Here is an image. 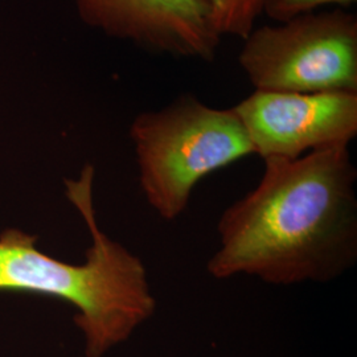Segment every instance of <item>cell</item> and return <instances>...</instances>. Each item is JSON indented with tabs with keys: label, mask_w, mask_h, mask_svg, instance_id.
Listing matches in <instances>:
<instances>
[{
	"label": "cell",
	"mask_w": 357,
	"mask_h": 357,
	"mask_svg": "<svg viewBox=\"0 0 357 357\" xmlns=\"http://www.w3.org/2000/svg\"><path fill=\"white\" fill-rule=\"evenodd\" d=\"M253 191L217 224L206 264L215 280L238 275L293 286L342 277L357 261V169L349 147L296 159L266 158Z\"/></svg>",
	"instance_id": "obj_1"
},
{
	"label": "cell",
	"mask_w": 357,
	"mask_h": 357,
	"mask_svg": "<svg viewBox=\"0 0 357 357\" xmlns=\"http://www.w3.org/2000/svg\"><path fill=\"white\" fill-rule=\"evenodd\" d=\"M94 168L65 180L66 197L91 234L86 262L70 265L44 255L36 237L17 229L0 234V291L33 293L70 303L85 337L86 357H102L153 318L156 299L139 257L101 231L93 206Z\"/></svg>",
	"instance_id": "obj_2"
},
{
	"label": "cell",
	"mask_w": 357,
	"mask_h": 357,
	"mask_svg": "<svg viewBox=\"0 0 357 357\" xmlns=\"http://www.w3.org/2000/svg\"><path fill=\"white\" fill-rule=\"evenodd\" d=\"M130 138L142 192L166 221L185 212L192 192L203 178L255 153L233 109L211 107L192 94L137 115Z\"/></svg>",
	"instance_id": "obj_3"
},
{
	"label": "cell",
	"mask_w": 357,
	"mask_h": 357,
	"mask_svg": "<svg viewBox=\"0 0 357 357\" xmlns=\"http://www.w3.org/2000/svg\"><path fill=\"white\" fill-rule=\"evenodd\" d=\"M238 64L255 90L357 93V17L342 7L255 26Z\"/></svg>",
	"instance_id": "obj_4"
},
{
	"label": "cell",
	"mask_w": 357,
	"mask_h": 357,
	"mask_svg": "<svg viewBox=\"0 0 357 357\" xmlns=\"http://www.w3.org/2000/svg\"><path fill=\"white\" fill-rule=\"evenodd\" d=\"M231 109L262 159L349 147L357 137V93L255 90Z\"/></svg>",
	"instance_id": "obj_5"
},
{
	"label": "cell",
	"mask_w": 357,
	"mask_h": 357,
	"mask_svg": "<svg viewBox=\"0 0 357 357\" xmlns=\"http://www.w3.org/2000/svg\"><path fill=\"white\" fill-rule=\"evenodd\" d=\"M85 24L144 51L213 61L221 36L204 0H75Z\"/></svg>",
	"instance_id": "obj_6"
},
{
	"label": "cell",
	"mask_w": 357,
	"mask_h": 357,
	"mask_svg": "<svg viewBox=\"0 0 357 357\" xmlns=\"http://www.w3.org/2000/svg\"><path fill=\"white\" fill-rule=\"evenodd\" d=\"M218 35L243 40L264 15L266 0H204Z\"/></svg>",
	"instance_id": "obj_7"
},
{
	"label": "cell",
	"mask_w": 357,
	"mask_h": 357,
	"mask_svg": "<svg viewBox=\"0 0 357 357\" xmlns=\"http://www.w3.org/2000/svg\"><path fill=\"white\" fill-rule=\"evenodd\" d=\"M357 0H266L264 13L278 23L286 22L299 13L317 11L321 7L333 6L349 8Z\"/></svg>",
	"instance_id": "obj_8"
}]
</instances>
